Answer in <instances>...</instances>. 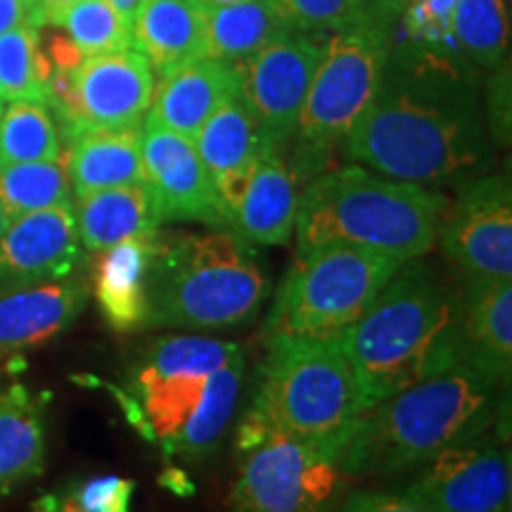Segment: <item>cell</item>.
Here are the masks:
<instances>
[{"mask_svg":"<svg viewBox=\"0 0 512 512\" xmlns=\"http://www.w3.org/2000/svg\"><path fill=\"white\" fill-rule=\"evenodd\" d=\"M470 69L448 46L389 50L373 102L342 140L344 155L396 181L437 188L489 174V121Z\"/></svg>","mask_w":512,"mask_h":512,"instance_id":"cell-1","label":"cell"},{"mask_svg":"<svg viewBox=\"0 0 512 512\" xmlns=\"http://www.w3.org/2000/svg\"><path fill=\"white\" fill-rule=\"evenodd\" d=\"M366 408L465 361L463 299L437 268L403 261L339 335Z\"/></svg>","mask_w":512,"mask_h":512,"instance_id":"cell-2","label":"cell"},{"mask_svg":"<svg viewBox=\"0 0 512 512\" xmlns=\"http://www.w3.org/2000/svg\"><path fill=\"white\" fill-rule=\"evenodd\" d=\"M503 384L472 363L401 389L368 408L339 448L342 477L401 475L446 448L475 441L496 415Z\"/></svg>","mask_w":512,"mask_h":512,"instance_id":"cell-3","label":"cell"},{"mask_svg":"<svg viewBox=\"0 0 512 512\" xmlns=\"http://www.w3.org/2000/svg\"><path fill=\"white\" fill-rule=\"evenodd\" d=\"M366 411L339 335L273 337L238 441L247 451L268 434H283L337 458Z\"/></svg>","mask_w":512,"mask_h":512,"instance_id":"cell-4","label":"cell"},{"mask_svg":"<svg viewBox=\"0 0 512 512\" xmlns=\"http://www.w3.org/2000/svg\"><path fill=\"white\" fill-rule=\"evenodd\" d=\"M448 197L425 185L382 178L342 166L313 178L299 195L297 228L302 249L342 242L403 261L434 247Z\"/></svg>","mask_w":512,"mask_h":512,"instance_id":"cell-5","label":"cell"},{"mask_svg":"<svg viewBox=\"0 0 512 512\" xmlns=\"http://www.w3.org/2000/svg\"><path fill=\"white\" fill-rule=\"evenodd\" d=\"M152 328L226 330L247 323L268 294L252 242L235 230L157 238L150 266Z\"/></svg>","mask_w":512,"mask_h":512,"instance_id":"cell-6","label":"cell"},{"mask_svg":"<svg viewBox=\"0 0 512 512\" xmlns=\"http://www.w3.org/2000/svg\"><path fill=\"white\" fill-rule=\"evenodd\" d=\"M399 266L394 256L342 242L302 249L275 294L268 339L342 335Z\"/></svg>","mask_w":512,"mask_h":512,"instance_id":"cell-7","label":"cell"},{"mask_svg":"<svg viewBox=\"0 0 512 512\" xmlns=\"http://www.w3.org/2000/svg\"><path fill=\"white\" fill-rule=\"evenodd\" d=\"M394 22L361 19L342 31H332L323 43L304 110L299 114V138L309 155H323L342 145L380 88L384 64L392 50Z\"/></svg>","mask_w":512,"mask_h":512,"instance_id":"cell-8","label":"cell"},{"mask_svg":"<svg viewBox=\"0 0 512 512\" xmlns=\"http://www.w3.org/2000/svg\"><path fill=\"white\" fill-rule=\"evenodd\" d=\"M155 95V72L136 48L83 57L74 72L50 69L46 105L62 121L64 136L86 128L138 126Z\"/></svg>","mask_w":512,"mask_h":512,"instance_id":"cell-9","label":"cell"},{"mask_svg":"<svg viewBox=\"0 0 512 512\" xmlns=\"http://www.w3.org/2000/svg\"><path fill=\"white\" fill-rule=\"evenodd\" d=\"M342 472L335 458L302 441L268 434L247 448L230 489L233 512H328Z\"/></svg>","mask_w":512,"mask_h":512,"instance_id":"cell-10","label":"cell"},{"mask_svg":"<svg viewBox=\"0 0 512 512\" xmlns=\"http://www.w3.org/2000/svg\"><path fill=\"white\" fill-rule=\"evenodd\" d=\"M441 252L467 278H512V192L508 176L460 188L439 223Z\"/></svg>","mask_w":512,"mask_h":512,"instance_id":"cell-11","label":"cell"},{"mask_svg":"<svg viewBox=\"0 0 512 512\" xmlns=\"http://www.w3.org/2000/svg\"><path fill=\"white\" fill-rule=\"evenodd\" d=\"M415 470L401 496L439 512H510V456L494 444L467 441Z\"/></svg>","mask_w":512,"mask_h":512,"instance_id":"cell-12","label":"cell"},{"mask_svg":"<svg viewBox=\"0 0 512 512\" xmlns=\"http://www.w3.org/2000/svg\"><path fill=\"white\" fill-rule=\"evenodd\" d=\"M143 171V183L162 223L192 221L211 228H230L228 211L192 140L145 119Z\"/></svg>","mask_w":512,"mask_h":512,"instance_id":"cell-13","label":"cell"},{"mask_svg":"<svg viewBox=\"0 0 512 512\" xmlns=\"http://www.w3.org/2000/svg\"><path fill=\"white\" fill-rule=\"evenodd\" d=\"M323 46L302 31L273 43L247 60L240 69V93L261 121L266 138L280 147L297 128Z\"/></svg>","mask_w":512,"mask_h":512,"instance_id":"cell-14","label":"cell"},{"mask_svg":"<svg viewBox=\"0 0 512 512\" xmlns=\"http://www.w3.org/2000/svg\"><path fill=\"white\" fill-rule=\"evenodd\" d=\"M81 261L72 204L15 216L0 238V292L69 278Z\"/></svg>","mask_w":512,"mask_h":512,"instance_id":"cell-15","label":"cell"},{"mask_svg":"<svg viewBox=\"0 0 512 512\" xmlns=\"http://www.w3.org/2000/svg\"><path fill=\"white\" fill-rule=\"evenodd\" d=\"M86 304L88 283L79 273L0 292V373L24 368V354L67 330Z\"/></svg>","mask_w":512,"mask_h":512,"instance_id":"cell-16","label":"cell"},{"mask_svg":"<svg viewBox=\"0 0 512 512\" xmlns=\"http://www.w3.org/2000/svg\"><path fill=\"white\" fill-rule=\"evenodd\" d=\"M195 147L230 216L245 190L256 159L266 147L275 145L266 138L249 102L238 93L207 119V124L197 133Z\"/></svg>","mask_w":512,"mask_h":512,"instance_id":"cell-17","label":"cell"},{"mask_svg":"<svg viewBox=\"0 0 512 512\" xmlns=\"http://www.w3.org/2000/svg\"><path fill=\"white\" fill-rule=\"evenodd\" d=\"M157 238L159 230L155 235H138L95 252L98 254L93 261L95 299L105 323L121 335L152 328L147 283H150Z\"/></svg>","mask_w":512,"mask_h":512,"instance_id":"cell-18","label":"cell"},{"mask_svg":"<svg viewBox=\"0 0 512 512\" xmlns=\"http://www.w3.org/2000/svg\"><path fill=\"white\" fill-rule=\"evenodd\" d=\"M240 93V69L219 57H200L169 76L152 95L147 119L181 133L195 143L207 119Z\"/></svg>","mask_w":512,"mask_h":512,"instance_id":"cell-19","label":"cell"},{"mask_svg":"<svg viewBox=\"0 0 512 512\" xmlns=\"http://www.w3.org/2000/svg\"><path fill=\"white\" fill-rule=\"evenodd\" d=\"M299 192L278 147H266L242 190L230 228L252 245H285L292 238Z\"/></svg>","mask_w":512,"mask_h":512,"instance_id":"cell-20","label":"cell"},{"mask_svg":"<svg viewBox=\"0 0 512 512\" xmlns=\"http://www.w3.org/2000/svg\"><path fill=\"white\" fill-rule=\"evenodd\" d=\"M460 299L465 361L496 382L508 384L512 370L510 278H467Z\"/></svg>","mask_w":512,"mask_h":512,"instance_id":"cell-21","label":"cell"},{"mask_svg":"<svg viewBox=\"0 0 512 512\" xmlns=\"http://www.w3.org/2000/svg\"><path fill=\"white\" fill-rule=\"evenodd\" d=\"M204 12L200 0H143L131 24L133 48L147 57L159 76L207 57Z\"/></svg>","mask_w":512,"mask_h":512,"instance_id":"cell-22","label":"cell"},{"mask_svg":"<svg viewBox=\"0 0 512 512\" xmlns=\"http://www.w3.org/2000/svg\"><path fill=\"white\" fill-rule=\"evenodd\" d=\"M64 164L76 197L143 183V126L86 128L69 138Z\"/></svg>","mask_w":512,"mask_h":512,"instance_id":"cell-23","label":"cell"},{"mask_svg":"<svg viewBox=\"0 0 512 512\" xmlns=\"http://www.w3.org/2000/svg\"><path fill=\"white\" fill-rule=\"evenodd\" d=\"M211 57L242 62L273 43L297 34V24L283 0H240L204 12Z\"/></svg>","mask_w":512,"mask_h":512,"instance_id":"cell-24","label":"cell"},{"mask_svg":"<svg viewBox=\"0 0 512 512\" xmlns=\"http://www.w3.org/2000/svg\"><path fill=\"white\" fill-rule=\"evenodd\" d=\"M76 200V230L88 252H102L138 235H155L162 223L145 183L98 190Z\"/></svg>","mask_w":512,"mask_h":512,"instance_id":"cell-25","label":"cell"},{"mask_svg":"<svg viewBox=\"0 0 512 512\" xmlns=\"http://www.w3.org/2000/svg\"><path fill=\"white\" fill-rule=\"evenodd\" d=\"M43 456L41 401L22 384L0 389V491L41 475Z\"/></svg>","mask_w":512,"mask_h":512,"instance_id":"cell-26","label":"cell"},{"mask_svg":"<svg viewBox=\"0 0 512 512\" xmlns=\"http://www.w3.org/2000/svg\"><path fill=\"white\" fill-rule=\"evenodd\" d=\"M242 375H245V358H242V351H238L228 363L209 375L202 399L188 422L162 444L166 456L200 460L214 451L238 406Z\"/></svg>","mask_w":512,"mask_h":512,"instance_id":"cell-27","label":"cell"},{"mask_svg":"<svg viewBox=\"0 0 512 512\" xmlns=\"http://www.w3.org/2000/svg\"><path fill=\"white\" fill-rule=\"evenodd\" d=\"M451 36L463 60L482 72H498L508 64L510 19L505 0H456Z\"/></svg>","mask_w":512,"mask_h":512,"instance_id":"cell-28","label":"cell"},{"mask_svg":"<svg viewBox=\"0 0 512 512\" xmlns=\"http://www.w3.org/2000/svg\"><path fill=\"white\" fill-rule=\"evenodd\" d=\"M60 131L46 102L17 100L0 114V164L57 162Z\"/></svg>","mask_w":512,"mask_h":512,"instance_id":"cell-29","label":"cell"},{"mask_svg":"<svg viewBox=\"0 0 512 512\" xmlns=\"http://www.w3.org/2000/svg\"><path fill=\"white\" fill-rule=\"evenodd\" d=\"M69 195H72V183L62 159L0 164V204L10 219L29 211L72 204Z\"/></svg>","mask_w":512,"mask_h":512,"instance_id":"cell-30","label":"cell"},{"mask_svg":"<svg viewBox=\"0 0 512 512\" xmlns=\"http://www.w3.org/2000/svg\"><path fill=\"white\" fill-rule=\"evenodd\" d=\"M50 62L31 24L0 34V100L46 102Z\"/></svg>","mask_w":512,"mask_h":512,"instance_id":"cell-31","label":"cell"},{"mask_svg":"<svg viewBox=\"0 0 512 512\" xmlns=\"http://www.w3.org/2000/svg\"><path fill=\"white\" fill-rule=\"evenodd\" d=\"M60 27L67 29L69 41L83 57L133 48L131 22H126L107 0H76L62 15Z\"/></svg>","mask_w":512,"mask_h":512,"instance_id":"cell-32","label":"cell"},{"mask_svg":"<svg viewBox=\"0 0 512 512\" xmlns=\"http://www.w3.org/2000/svg\"><path fill=\"white\" fill-rule=\"evenodd\" d=\"M238 351V344L221 342V339L197 335H171L157 339V342L147 349L140 368L155 375H211L214 370H219L223 363H228Z\"/></svg>","mask_w":512,"mask_h":512,"instance_id":"cell-33","label":"cell"},{"mask_svg":"<svg viewBox=\"0 0 512 512\" xmlns=\"http://www.w3.org/2000/svg\"><path fill=\"white\" fill-rule=\"evenodd\" d=\"M456 0H408L399 19L415 46L446 48Z\"/></svg>","mask_w":512,"mask_h":512,"instance_id":"cell-34","label":"cell"},{"mask_svg":"<svg viewBox=\"0 0 512 512\" xmlns=\"http://www.w3.org/2000/svg\"><path fill=\"white\" fill-rule=\"evenodd\" d=\"M299 31H342L366 19L363 0H283Z\"/></svg>","mask_w":512,"mask_h":512,"instance_id":"cell-35","label":"cell"},{"mask_svg":"<svg viewBox=\"0 0 512 512\" xmlns=\"http://www.w3.org/2000/svg\"><path fill=\"white\" fill-rule=\"evenodd\" d=\"M136 484L124 477H95L76 486L72 498L83 508L88 510H102V512H128L131 505V496Z\"/></svg>","mask_w":512,"mask_h":512,"instance_id":"cell-36","label":"cell"},{"mask_svg":"<svg viewBox=\"0 0 512 512\" xmlns=\"http://www.w3.org/2000/svg\"><path fill=\"white\" fill-rule=\"evenodd\" d=\"M337 512H439L430 505L387 491H354Z\"/></svg>","mask_w":512,"mask_h":512,"instance_id":"cell-37","label":"cell"},{"mask_svg":"<svg viewBox=\"0 0 512 512\" xmlns=\"http://www.w3.org/2000/svg\"><path fill=\"white\" fill-rule=\"evenodd\" d=\"M29 22V12L22 0H0V34L24 27Z\"/></svg>","mask_w":512,"mask_h":512,"instance_id":"cell-38","label":"cell"},{"mask_svg":"<svg viewBox=\"0 0 512 512\" xmlns=\"http://www.w3.org/2000/svg\"><path fill=\"white\" fill-rule=\"evenodd\" d=\"M408 0H363V15L370 19L396 22Z\"/></svg>","mask_w":512,"mask_h":512,"instance_id":"cell-39","label":"cell"},{"mask_svg":"<svg viewBox=\"0 0 512 512\" xmlns=\"http://www.w3.org/2000/svg\"><path fill=\"white\" fill-rule=\"evenodd\" d=\"M36 512H102V510L83 508V505L76 503L72 496H67L64 501H57L55 496H48V498H43L41 503H38Z\"/></svg>","mask_w":512,"mask_h":512,"instance_id":"cell-40","label":"cell"},{"mask_svg":"<svg viewBox=\"0 0 512 512\" xmlns=\"http://www.w3.org/2000/svg\"><path fill=\"white\" fill-rule=\"evenodd\" d=\"M76 0H41V10H43V22L46 24H57L60 27V19L64 12H67Z\"/></svg>","mask_w":512,"mask_h":512,"instance_id":"cell-41","label":"cell"},{"mask_svg":"<svg viewBox=\"0 0 512 512\" xmlns=\"http://www.w3.org/2000/svg\"><path fill=\"white\" fill-rule=\"evenodd\" d=\"M107 3H110L112 8L119 12V15L126 19V22L133 24V17L138 15V10H140V5H143V0H107Z\"/></svg>","mask_w":512,"mask_h":512,"instance_id":"cell-42","label":"cell"},{"mask_svg":"<svg viewBox=\"0 0 512 512\" xmlns=\"http://www.w3.org/2000/svg\"><path fill=\"white\" fill-rule=\"evenodd\" d=\"M24 3V8H27V12H29V22H31V27H43V10H41V0H22Z\"/></svg>","mask_w":512,"mask_h":512,"instance_id":"cell-43","label":"cell"},{"mask_svg":"<svg viewBox=\"0 0 512 512\" xmlns=\"http://www.w3.org/2000/svg\"><path fill=\"white\" fill-rule=\"evenodd\" d=\"M8 223H10L8 211H5L3 204H0V238H3V233H5V228H8Z\"/></svg>","mask_w":512,"mask_h":512,"instance_id":"cell-44","label":"cell"},{"mask_svg":"<svg viewBox=\"0 0 512 512\" xmlns=\"http://www.w3.org/2000/svg\"><path fill=\"white\" fill-rule=\"evenodd\" d=\"M204 8H216V5H228V3H240V0H200Z\"/></svg>","mask_w":512,"mask_h":512,"instance_id":"cell-45","label":"cell"},{"mask_svg":"<svg viewBox=\"0 0 512 512\" xmlns=\"http://www.w3.org/2000/svg\"><path fill=\"white\" fill-rule=\"evenodd\" d=\"M0 114H3V100H0Z\"/></svg>","mask_w":512,"mask_h":512,"instance_id":"cell-46","label":"cell"}]
</instances>
